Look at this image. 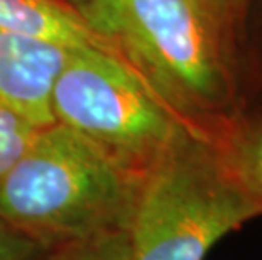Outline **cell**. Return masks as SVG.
Masks as SVG:
<instances>
[{"mask_svg":"<svg viewBox=\"0 0 262 260\" xmlns=\"http://www.w3.org/2000/svg\"><path fill=\"white\" fill-rule=\"evenodd\" d=\"M37 243L0 220V260H29Z\"/></svg>","mask_w":262,"mask_h":260,"instance_id":"10","label":"cell"},{"mask_svg":"<svg viewBox=\"0 0 262 260\" xmlns=\"http://www.w3.org/2000/svg\"><path fill=\"white\" fill-rule=\"evenodd\" d=\"M71 49L0 31V105L37 129L54 122L51 97Z\"/></svg>","mask_w":262,"mask_h":260,"instance_id":"5","label":"cell"},{"mask_svg":"<svg viewBox=\"0 0 262 260\" xmlns=\"http://www.w3.org/2000/svg\"><path fill=\"white\" fill-rule=\"evenodd\" d=\"M58 260H129L125 230L66 245Z\"/></svg>","mask_w":262,"mask_h":260,"instance_id":"9","label":"cell"},{"mask_svg":"<svg viewBox=\"0 0 262 260\" xmlns=\"http://www.w3.org/2000/svg\"><path fill=\"white\" fill-rule=\"evenodd\" d=\"M255 218L213 140L189 134L142 174L125 228L129 260H205Z\"/></svg>","mask_w":262,"mask_h":260,"instance_id":"2","label":"cell"},{"mask_svg":"<svg viewBox=\"0 0 262 260\" xmlns=\"http://www.w3.org/2000/svg\"><path fill=\"white\" fill-rule=\"evenodd\" d=\"M0 31L66 49H98L124 58L63 0H0Z\"/></svg>","mask_w":262,"mask_h":260,"instance_id":"6","label":"cell"},{"mask_svg":"<svg viewBox=\"0 0 262 260\" xmlns=\"http://www.w3.org/2000/svg\"><path fill=\"white\" fill-rule=\"evenodd\" d=\"M142 174L61 124L39 129L0 182V220L36 243L127 228Z\"/></svg>","mask_w":262,"mask_h":260,"instance_id":"1","label":"cell"},{"mask_svg":"<svg viewBox=\"0 0 262 260\" xmlns=\"http://www.w3.org/2000/svg\"><path fill=\"white\" fill-rule=\"evenodd\" d=\"M51 108L56 124L139 174L186 135L200 134L124 58L98 49H71L54 83Z\"/></svg>","mask_w":262,"mask_h":260,"instance_id":"4","label":"cell"},{"mask_svg":"<svg viewBox=\"0 0 262 260\" xmlns=\"http://www.w3.org/2000/svg\"><path fill=\"white\" fill-rule=\"evenodd\" d=\"M80 15L196 132L193 117L224 112L228 88L203 0H86Z\"/></svg>","mask_w":262,"mask_h":260,"instance_id":"3","label":"cell"},{"mask_svg":"<svg viewBox=\"0 0 262 260\" xmlns=\"http://www.w3.org/2000/svg\"><path fill=\"white\" fill-rule=\"evenodd\" d=\"M37 130L29 120L0 105V182L24 156Z\"/></svg>","mask_w":262,"mask_h":260,"instance_id":"8","label":"cell"},{"mask_svg":"<svg viewBox=\"0 0 262 260\" xmlns=\"http://www.w3.org/2000/svg\"><path fill=\"white\" fill-rule=\"evenodd\" d=\"M222 162L262 217V119L233 120L215 135Z\"/></svg>","mask_w":262,"mask_h":260,"instance_id":"7","label":"cell"},{"mask_svg":"<svg viewBox=\"0 0 262 260\" xmlns=\"http://www.w3.org/2000/svg\"><path fill=\"white\" fill-rule=\"evenodd\" d=\"M64 4H68L70 7H73L78 14H80V10L83 9V5L86 4V0H63Z\"/></svg>","mask_w":262,"mask_h":260,"instance_id":"11","label":"cell"}]
</instances>
